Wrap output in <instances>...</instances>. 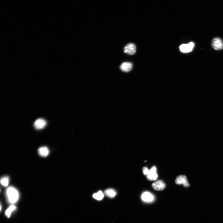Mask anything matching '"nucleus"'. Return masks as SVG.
Wrapping results in <instances>:
<instances>
[{"mask_svg":"<svg viewBox=\"0 0 223 223\" xmlns=\"http://www.w3.org/2000/svg\"><path fill=\"white\" fill-rule=\"evenodd\" d=\"M6 194L8 202L12 204L16 203L19 197L18 191L13 187H10L7 189Z\"/></svg>","mask_w":223,"mask_h":223,"instance_id":"1","label":"nucleus"},{"mask_svg":"<svg viewBox=\"0 0 223 223\" xmlns=\"http://www.w3.org/2000/svg\"><path fill=\"white\" fill-rule=\"evenodd\" d=\"M212 45L215 50H221L223 48V41L220 38L215 37L212 40Z\"/></svg>","mask_w":223,"mask_h":223,"instance_id":"2","label":"nucleus"},{"mask_svg":"<svg viewBox=\"0 0 223 223\" xmlns=\"http://www.w3.org/2000/svg\"><path fill=\"white\" fill-rule=\"evenodd\" d=\"M157 168L155 166H153L149 170L148 175H147V178L150 181H155L156 180L158 177L157 172Z\"/></svg>","mask_w":223,"mask_h":223,"instance_id":"3","label":"nucleus"},{"mask_svg":"<svg viewBox=\"0 0 223 223\" xmlns=\"http://www.w3.org/2000/svg\"><path fill=\"white\" fill-rule=\"evenodd\" d=\"M177 184H183L184 186L188 188L190 186V184L188 182L187 177L186 176L180 175L177 176L175 181Z\"/></svg>","mask_w":223,"mask_h":223,"instance_id":"4","label":"nucleus"},{"mask_svg":"<svg viewBox=\"0 0 223 223\" xmlns=\"http://www.w3.org/2000/svg\"><path fill=\"white\" fill-rule=\"evenodd\" d=\"M194 42H191L188 44H183L180 45L179 49L180 51L183 53H188L191 52L194 47Z\"/></svg>","mask_w":223,"mask_h":223,"instance_id":"5","label":"nucleus"},{"mask_svg":"<svg viewBox=\"0 0 223 223\" xmlns=\"http://www.w3.org/2000/svg\"><path fill=\"white\" fill-rule=\"evenodd\" d=\"M124 52L125 53L129 55L135 54L136 52L135 45L132 43L128 44L124 47Z\"/></svg>","mask_w":223,"mask_h":223,"instance_id":"6","label":"nucleus"},{"mask_svg":"<svg viewBox=\"0 0 223 223\" xmlns=\"http://www.w3.org/2000/svg\"><path fill=\"white\" fill-rule=\"evenodd\" d=\"M142 201L146 203H150L153 201L154 199V196L151 193L146 192L143 193L141 196Z\"/></svg>","mask_w":223,"mask_h":223,"instance_id":"7","label":"nucleus"},{"mask_svg":"<svg viewBox=\"0 0 223 223\" xmlns=\"http://www.w3.org/2000/svg\"><path fill=\"white\" fill-rule=\"evenodd\" d=\"M152 186L155 190L161 191L165 188V184L162 180H159L154 183L152 184Z\"/></svg>","mask_w":223,"mask_h":223,"instance_id":"8","label":"nucleus"},{"mask_svg":"<svg viewBox=\"0 0 223 223\" xmlns=\"http://www.w3.org/2000/svg\"><path fill=\"white\" fill-rule=\"evenodd\" d=\"M47 124L46 121L42 119H37L34 124V126L36 129L40 130L43 129Z\"/></svg>","mask_w":223,"mask_h":223,"instance_id":"9","label":"nucleus"},{"mask_svg":"<svg viewBox=\"0 0 223 223\" xmlns=\"http://www.w3.org/2000/svg\"><path fill=\"white\" fill-rule=\"evenodd\" d=\"M133 67L132 64L129 62H125L122 64L120 67L121 70L125 72H129Z\"/></svg>","mask_w":223,"mask_h":223,"instance_id":"10","label":"nucleus"},{"mask_svg":"<svg viewBox=\"0 0 223 223\" xmlns=\"http://www.w3.org/2000/svg\"><path fill=\"white\" fill-rule=\"evenodd\" d=\"M38 152L40 155L43 157L47 156L50 153V150L47 147L45 146L40 147Z\"/></svg>","mask_w":223,"mask_h":223,"instance_id":"11","label":"nucleus"},{"mask_svg":"<svg viewBox=\"0 0 223 223\" xmlns=\"http://www.w3.org/2000/svg\"><path fill=\"white\" fill-rule=\"evenodd\" d=\"M105 194L108 198H113L116 196L117 192L113 189H108L105 191Z\"/></svg>","mask_w":223,"mask_h":223,"instance_id":"12","label":"nucleus"},{"mask_svg":"<svg viewBox=\"0 0 223 223\" xmlns=\"http://www.w3.org/2000/svg\"><path fill=\"white\" fill-rule=\"evenodd\" d=\"M9 182V179L7 176L4 177L0 179V183L3 187H7Z\"/></svg>","mask_w":223,"mask_h":223,"instance_id":"13","label":"nucleus"},{"mask_svg":"<svg viewBox=\"0 0 223 223\" xmlns=\"http://www.w3.org/2000/svg\"><path fill=\"white\" fill-rule=\"evenodd\" d=\"M104 194L101 191H99L96 193L94 194L93 195V197L98 201H100L104 198Z\"/></svg>","mask_w":223,"mask_h":223,"instance_id":"14","label":"nucleus"},{"mask_svg":"<svg viewBox=\"0 0 223 223\" xmlns=\"http://www.w3.org/2000/svg\"><path fill=\"white\" fill-rule=\"evenodd\" d=\"M16 207L13 205L10 206L5 211V214L6 216L8 218H9L11 216V214L13 211L15 210Z\"/></svg>","mask_w":223,"mask_h":223,"instance_id":"15","label":"nucleus"},{"mask_svg":"<svg viewBox=\"0 0 223 223\" xmlns=\"http://www.w3.org/2000/svg\"><path fill=\"white\" fill-rule=\"evenodd\" d=\"M149 170L147 167H145L143 169V174L145 175H147L149 173Z\"/></svg>","mask_w":223,"mask_h":223,"instance_id":"16","label":"nucleus"},{"mask_svg":"<svg viewBox=\"0 0 223 223\" xmlns=\"http://www.w3.org/2000/svg\"><path fill=\"white\" fill-rule=\"evenodd\" d=\"M1 208H1V205L0 204V211H1Z\"/></svg>","mask_w":223,"mask_h":223,"instance_id":"17","label":"nucleus"},{"mask_svg":"<svg viewBox=\"0 0 223 223\" xmlns=\"http://www.w3.org/2000/svg\"><path fill=\"white\" fill-rule=\"evenodd\" d=\"M0 192H1V190H0Z\"/></svg>","mask_w":223,"mask_h":223,"instance_id":"18","label":"nucleus"}]
</instances>
